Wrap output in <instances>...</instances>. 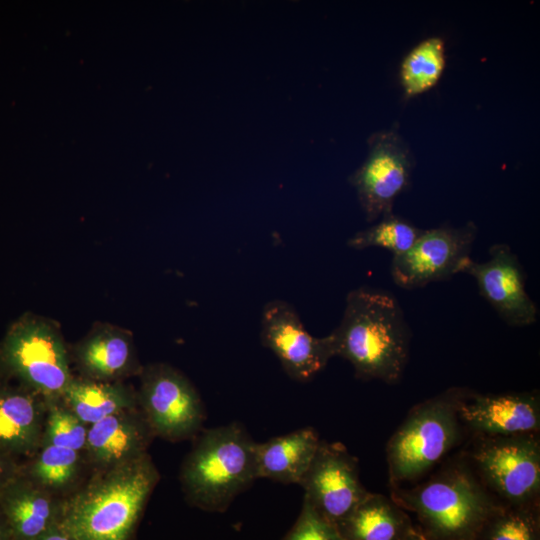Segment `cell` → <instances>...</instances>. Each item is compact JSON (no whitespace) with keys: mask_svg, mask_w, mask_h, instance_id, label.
I'll return each instance as SVG.
<instances>
[{"mask_svg":"<svg viewBox=\"0 0 540 540\" xmlns=\"http://www.w3.org/2000/svg\"><path fill=\"white\" fill-rule=\"evenodd\" d=\"M330 336L335 356L347 360L357 378L387 384L401 380L411 332L390 292L366 286L350 291L341 322Z\"/></svg>","mask_w":540,"mask_h":540,"instance_id":"6da1fadb","label":"cell"},{"mask_svg":"<svg viewBox=\"0 0 540 540\" xmlns=\"http://www.w3.org/2000/svg\"><path fill=\"white\" fill-rule=\"evenodd\" d=\"M158 481L148 453L101 469L61 505L59 525L72 540H128Z\"/></svg>","mask_w":540,"mask_h":540,"instance_id":"7a4b0ae2","label":"cell"},{"mask_svg":"<svg viewBox=\"0 0 540 540\" xmlns=\"http://www.w3.org/2000/svg\"><path fill=\"white\" fill-rule=\"evenodd\" d=\"M391 489L394 502L414 512L431 536L443 540H475L501 505L461 455L411 488Z\"/></svg>","mask_w":540,"mask_h":540,"instance_id":"3957f363","label":"cell"},{"mask_svg":"<svg viewBox=\"0 0 540 540\" xmlns=\"http://www.w3.org/2000/svg\"><path fill=\"white\" fill-rule=\"evenodd\" d=\"M255 447L239 422L201 432L180 471L187 500L206 511L226 510L258 479Z\"/></svg>","mask_w":540,"mask_h":540,"instance_id":"277c9868","label":"cell"},{"mask_svg":"<svg viewBox=\"0 0 540 540\" xmlns=\"http://www.w3.org/2000/svg\"><path fill=\"white\" fill-rule=\"evenodd\" d=\"M465 388H450L415 405L386 444L391 488L416 481L463 439L458 403Z\"/></svg>","mask_w":540,"mask_h":540,"instance_id":"5b68a950","label":"cell"},{"mask_svg":"<svg viewBox=\"0 0 540 540\" xmlns=\"http://www.w3.org/2000/svg\"><path fill=\"white\" fill-rule=\"evenodd\" d=\"M0 379L16 380L47 403L61 400L73 375L59 330L30 313L13 322L0 343Z\"/></svg>","mask_w":540,"mask_h":540,"instance_id":"8992f818","label":"cell"},{"mask_svg":"<svg viewBox=\"0 0 540 540\" xmlns=\"http://www.w3.org/2000/svg\"><path fill=\"white\" fill-rule=\"evenodd\" d=\"M471 439L460 455L500 504L539 503L538 433L510 436L472 435Z\"/></svg>","mask_w":540,"mask_h":540,"instance_id":"52a82bcc","label":"cell"},{"mask_svg":"<svg viewBox=\"0 0 540 540\" xmlns=\"http://www.w3.org/2000/svg\"><path fill=\"white\" fill-rule=\"evenodd\" d=\"M138 407L155 436L180 441L196 437L205 419L201 397L174 367L155 363L142 368Z\"/></svg>","mask_w":540,"mask_h":540,"instance_id":"ba28073f","label":"cell"},{"mask_svg":"<svg viewBox=\"0 0 540 540\" xmlns=\"http://www.w3.org/2000/svg\"><path fill=\"white\" fill-rule=\"evenodd\" d=\"M477 232L472 221L457 228L445 225L424 230L408 251L392 257V280L398 287L411 290L461 273Z\"/></svg>","mask_w":540,"mask_h":540,"instance_id":"9c48e42d","label":"cell"},{"mask_svg":"<svg viewBox=\"0 0 540 540\" xmlns=\"http://www.w3.org/2000/svg\"><path fill=\"white\" fill-rule=\"evenodd\" d=\"M299 485L304 497L338 526L369 491L360 480L358 460L344 444L321 440Z\"/></svg>","mask_w":540,"mask_h":540,"instance_id":"30bf717a","label":"cell"},{"mask_svg":"<svg viewBox=\"0 0 540 540\" xmlns=\"http://www.w3.org/2000/svg\"><path fill=\"white\" fill-rule=\"evenodd\" d=\"M413 167L408 144L396 130L373 135L367 160L352 179L369 222L393 212L396 198L410 185Z\"/></svg>","mask_w":540,"mask_h":540,"instance_id":"8fae6325","label":"cell"},{"mask_svg":"<svg viewBox=\"0 0 540 540\" xmlns=\"http://www.w3.org/2000/svg\"><path fill=\"white\" fill-rule=\"evenodd\" d=\"M261 343L281 362L289 377L307 382L335 356L330 334L314 337L287 302H268L262 311Z\"/></svg>","mask_w":540,"mask_h":540,"instance_id":"7c38bea8","label":"cell"},{"mask_svg":"<svg viewBox=\"0 0 540 540\" xmlns=\"http://www.w3.org/2000/svg\"><path fill=\"white\" fill-rule=\"evenodd\" d=\"M461 273L471 275L479 294L510 326L537 321L538 309L525 287V274L517 255L507 244H494L485 262L466 261Z\"/></svg>","mask_w":540,"mask_h":540,"instance_id":"4fadbf2b","label":"cell"},{"mask_svg":"<svg viewBox=\"0 0 540 540\" xmlns=\"http://www.w3.org/2000/svg\"><path fill=\"white\" fill-rule=\"evenodd\" d=\"M458 416L472 435L538 433L539 396L535 392L479 394L466 389L458 403Z\"/></svg>","mask_w":540,"mask_h":540,"instance_id":"5bb4252c","label":"cell"},{"mask_svg":"<svg viewBox=\"0 0 540 540\" xmlns=\"http://www.w3.org/2000/svg\"><path fill=\"white\" fill-rule=\"evenodd\" d=\"M47 402L32 391L0 379V452L34 455L42 444Z\"/></svg>","mask_w":540,"mask_h":540,"instance_id":"9a60e30c","label":"cell"},{"mask_svg":"<svg viewBox=\"0 0 540 540\" xmlns=\"http://www.w3.org/2000/svg\"><path fill=\"white\" fill-rule=\"evenodd\" d=\"M155 437L139 407L112 414L88 428L85 450L100 469L133 460Z\"/></svg>","mask_w":540,"mask_h":540,"instance_id":"2e32d148","label":"cell"},{"mask_svg":"<svg viewBox=\"0 0 540 540\" xmlns=\"http://www.w3.org/2000/svg\"><path fill=\"white\" fill-rule=\"evenodd\" d=\"M0 510L11 540H33L59 523L61 505L20 469L0 486Z\"/></svg>","mask_w":540,"mask_h":540,"instance_id":"e0dca14e","label":"cell"},{"mask_svg":"<svg viewBox=\"0 0 540 540\" xmlns=\"http://www.w3.org/2000/svg\"><path fill=\"white\" fill-rule=\"evenodd\" d=\"M74 358L84 378L115 382L140 374L132 335L119 327L100 324L74 348Z\"/></svg>","mask_w":540,"mask_h":540,"instance_id":"ac0fdd59","label":"cell"},{"mask_svg":"<svg viewBox=\"0 0 540 540\" xmlns=\"http://www.w3.org/2000/svg\"><path fill=\"white\" fill-rule=\"evenodd\" d=\"M321 439L313 427L257 443V477L283 484H299L308 469Z\"/></svg>","mask_w":540,"mask_h":540,"instance_id":"d6986e66","label":"cell"},{"mask_svg":"<svg viewBox=\"0 0 540 540\" xmlns=\"http://www.w3.org/2000/svg\"><path fill=\"white\" fill-rule=\"evenodd\" d=\"M403 510L392 498L368 492L337 528L343 540H405L412 527Z\"/></svg>","mask_w":540,"mask_h":540,"instance_id":"ffe728a7","label":"cell"},{"mask_svg":"<svg viewBox=\"0 0 540 540\" xmlns=\"http://www.w3.org/2000/svg\"><path fill=\"white\" fill-rule=\"evenodd\" d=\"M61 401L88 426L138 407L137 392L130 386L121 381L103 382L84 377H73Z\"/></svg>","mask_w":540,"mask_h":540,"instance_id":"44dd1931","label":"cell"},{"mask_svg":"<svg viewBox=\"0 0 540 540\" xmlns=\"http://www.w3.org/2000/svg\"><path fill=\"white\" fill-rule=\"evenodd\" d=\"M445 66L446 49L441 37H429L419 42L401 63L400 81L405 97L413 98L435 87Z\"/></svg>","mask_w":540,"mask_h":540,"instance_id":"7402d4cb","label":"cell"},{"mask_svg":"<svg viewBox=\"0 0 540 540\" xmlns=\"http://www.w3.org/2000/svg\"><path fill=\"white\" fill-rule=\"evenodd\" d=\"M79 464L78 451L43 445L27 466H21V472L41 487L53 490L70 484L78 472Z\"/></svg>","mask_w":540,"mask_h":540,"instance_id":"603a6c76","label":"cell"},{"mask_svg":"<svg viewBox=\"0 0 540 540\" xmlns=\"http://www.w3.org/2000/svg\"><path fill=\"white\" fill-rule=\"evenodd\" d=\"M539 540L538 503L500 505L475 540Z\"/></svg>","mask_w":540,"mask_h":540,"instance_id":"cb8c5ba5","label":"cell"},{"mask_svg":"<svg viewBox=\"0 0 540 540\" xmlns=\"http://www.w3.org/2000/svg\"><path fill=\"white\" fill-rule=\"evenodd\" d=\"M423 231L392 212L382 216L374 225L357 232L348 240L347 245L356 250L383 248L395 257L408 251Z\"/></svg>","mask_w":540,"mask_h":540,"instance_id":"d4e9b609","label":"cell"},{"mask_svg":"<svg viewBox=\"0 0 540 540\" xmlns=\"http://www.w3.org/2000/svg\"><path fill=\"white\" fill-rule=\"evenodd\" d=\"M88 428L61 400L49 402L41 446L52 445L80 452L85 449Z\"/></svg>","mask_w":540,"mask_h":540,"instance_id":"484cf974","label":"cell"},{"mask_svg":"<svg viewBox=\"0 0 540 540\" xmlns=\"http://www.w3.org/2000/svg\"><path fill=\"white\" fill-rule=\"evenodd\" d=\"M282 540H343L335 524L328 521L303 498L300 514Z\"/></svg>","mask_w":540,"mask_h":540,"instance_id":"4316f807","label":"cell"},{"mask_svg":"<svg viewBox=\"0 0 540 540\" xmlns=\"http://www.w3.org/2000/svg\"><path fill=\"white\" fill-rule=\"evenodd\" d=\"M20 469L15 459L0 452V486L19 473Z\"/></svg>","mask_w":540,"mask_h":540,"instance_id":"83f0119b","label":"cell"},{"mask_svg":"<svg viewBox=\"0 0 540 540\" xmlns=\"http://www.w3.org/2000/svg\"><path fill=\"white\" fill-rule=\"evenodd\" d=\"M33 540H72L68 534L56 523L47 531Z\"/></svg>","mask_w":540,"mask_h":540,"instance_id":"f1b7e54d","label":"cell"},{"mask_svg":"<svg viewBox=\"0 0 540 540\" xmlns=\"http://www.w3.org/2000/svg\"><path fill=\"white\" fill-rule=\"evenodd\" d=\"M0 540H11L9 531L0 510Z\"/></svg>","mask_w":540,"mask_h":540,"instance_id":"f546056e","label":"cell"},{"mask_svg":"<svg viewBox=\"0 0 540 540\" xmlns=\"http://www.w3.org/2000/svg\"><path fill=\"white\" fill-rule=\"evenodd\" d=\"M413 533L415 534V536L417 537L418 540H430L424 535L423 532H419V531H416L415 529H413Z\"/></svg>","mask_w":540,"mask_h":540,"instance_id":"4dcf8cb0","label":"cell"},{"mask_svg":"<svg viewBox=\"0 0 540 540\" xmlns=\"http://www.w3.org/2000/svg\"><path fill=\"white\" fill-rule=\"evenodd\" d=\"M405 540H418L415 534L413 533V528L411 529L410 535Z\"/></svg>","mask_w":540,"mask_h":540,"instance_id":"1f68e13d","label":"cell"}]
</instances>
